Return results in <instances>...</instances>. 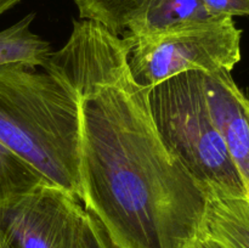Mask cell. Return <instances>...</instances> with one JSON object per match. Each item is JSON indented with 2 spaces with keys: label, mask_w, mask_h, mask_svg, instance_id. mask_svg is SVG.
Wrapping results in <instances>:
<instances>
[{
  "label": "cell",
  "mask_w": 249,
  "mask_h": 248,
  "mask_svg": "<svg viewBox=\"0 0 249 248\" xmlns=\"http://www.w3.org/2000/svg\"><path fill=\"white\" fill-rule=\"evenodd\" d=\"M150 0H74L80 19L102 24L121 35L143 11Z\"/></svg>",
  "instance_id": "30bf717a"
},
{
  "label": "cell",
  "mask_w": 249,
  "mask_h": 248,
  "mask_svg": "<svg viewBox=\"0 0 249 248\" xmlns=\"http://www.w3.org/2000/svg\"><path fill=\"white\" fill-rule=\"evenodd\" d=\"M214 17L203 0H150L143 11L129 24L133 38L153 35L177 27L211 21Z\"/></svg>",
  "instance_id": "ba28073f"
},
{
  "label": "cell",
  "mask_w": 249,
  "mask_h": 248,
  "mask_svg": "<svg viewBox=\"0 0 249 248\" xmlns=\"http://www.w3.org/2000/svg\"><path fill=\"white\" fill-rule=\"evenodd\" d=\"M241 38L242 29L236 26L233 17H220L133 38L129 71L134 80L147 89L189 71L232 72L241 61Z\"/></svg>",
  "instance_id": "277c9868"
},
{
  "label": "cell",
  "mask_w": 249,
  "mask_h": 248,
  "mask_svg": "<svg viewBox=\"0 0 249 248\" xmlns=\"http://www.w3.org/2000/svg\"><path fill=\"white\" fill-rule=\"evenodd\" d=\"M203 90L212 121L249 195V99L226 70L203 73Z\"/></svg>",
  "instance_id": "8992f818"
},
{
  "label": "cell",
  "mask_w": 249,
  "mask_h": 248,
  "mask_svg": "<svg viewBox=\"0 0 249 248\" xmlns=\"http://www.w3.org/2000/svg\"><path fill=\"white\" fill-rule=\"evenodd\" d=\"M0 248H10L9 245H7V242L5 241L4 236H2L1 231H0Z\"/></svg>",
  "instance_id": "2e32d148"
},
{
  "label": "cell",
  "mask_w": 249,
  "mask_h": 248,
  "mask_svg": "<svg viewBox=\"0 0 249 248\" xmlns=\"http://www.w3.org/2000/svg\"><path fill=\"white\" fill-rule=\"evenodd\" d=\"M38 68L0 67V141L80 201L79 100Z\"/></svg>",
  "instance_id": "7a4b0ae2"
},
{
  "label": "cell",
  "mask_w": 249,
  "mask_h": 248,
  "mask_svg": "<svg viewBox=\"0 0 249 248\" xmlns=\"http://www.w3.org/2000/svg\"><path fill=\"white\" fill-rule=\"evenodd\" d=\"M148 107L165 148L207 194L249 198L245 181L212 121L203 72L180 73L151 88Z\"/></svg>",
  "instance_id": "3957f363"
},
{
  "label": "cell",
  "mask_w": 249,
  "mask_h": 248,
  "mask_svg": "<svg viewBox=\"0 0 249 248\" xmlns=\"http://www.w3.org/2000/svg\"><path fill=\"white\" fill-rule=\"evenodd\" d=\"M214 17H249V0H203Z\"/></svg>",
  "instance_id": "4fadbf2b"
},
{
  "label": "cell",
  "mask_w": 249,
  "mask_h": 248,
  "mask_svg": "<svg viewBox=\"0 0 249 248\" xmlns=\"http://www.w3.org/2000/svg\"><path fill=\"white\" fill-rule=\"evenodd\" d=\"M19 1H21V0H0V16H1L4 12H6L7 10L14 7L16 4H18Z\"/></svg>",
  "instance_id": "9a60e30c"
},
{
  "label": "cell",
  "mask_w": 249,
  "mask_h": 248,
  "mask_svg": "<svg viewBox=\"0 0 249 248\" xmlns=\"http://www.w3.org/2000/svg\"><path fill=\"white\" fill-rule=\"evenodd\" d=\"M202 233L224 248H249V198L208 194Z\"/></svg>",
  "instance_id": "52a82bcc"
},
{
  "label": "cell",
  "mask_w": 249,
  "mask_h": 248,
  "mask_svg": "<svg viewBox=\"0 0 249 248\" xmlns=\"http://www.w3.org/2000/svg\"><path fill=\"white\" fill-rule=\"evenodd\" d=\"M36 15L29 14L12 26L0 31V67L26 65L43 67L51 55L49 41L31 31Z\"/></svg>",
  "instance_id": "9c48e42d"
},
{
  "label": "cell",
  "mask_w": 249,
  "mask_h": 248,
  "mask_svg": "<svg viewBox=\"0 0 249 248\" xmlns=\"http://www.w3.org/2000/svg\"><path fill=\"white\" fill-rule=\"evenodd\" d=\"M133 46L128 34L105 32L77 44L60 68L79 100L80 201L112 248H191L208 194L160 140L150 89L129 71Z\"/></svg>",
  "instance_id": "6da1fadb"
},
{
  "label": "cell",
  "mask_w": 249,
  "mask_h": 248,
  "mask_svg": "<svg viewBox=\"0 0 249 248\" xmlns=\"http://www.w3.org/2000/svg\"><path fill=\"white\" fill-rule=\"evenodd\" d=\"M48 180L0 141V208Z\"/></svg>",
  "instance_id": "8fae6325"
},
{
  "label": "cell",
  "mask_w": 249,
  "mask_h": 248,
  "mask_svg": "<svg viewBox=\"0 0 249 248\" xmlns=\"http://www.w3.org/2000/svg\"><path fill=\"white\" fill-rule=\"evenodd\" d=\"M85 209L62 187L45 181L0 208L10 248H75Z\"/></svg>",
  "instance_id": "5b68a950"
},
{
  "label": "cell",
  "mask_w": 249,
  "mask_h": 248,
  "mask_svg": "<svg viewBox=\"0 0 249 248\" xmlns=\"http://www.w3.org/2000/svg\"><path fill=\"white\" fill-rule=\"evenodd\" d=\"M75 248H112L96 219L85 209Z\"/></svg>",
  "instance_id": "7c38bea8"
},
{
  "label": "cell",
  "mask_w": 249,
  "mask_h": 248,
  "mask_svg": "<svg viewBox=\"0 0 249 248\" xmlns=\"http://www.w3.org/2000/svg\"><path fill=\"white\" fill-rule=\"evenodd\" d=\"M191 248H224V247L221 245H219L216 241H214L213 238L201 233V236L195 241V243L191 246Z\"/></svg>",
  "instance_id": "5bb4252c"
}]
</instances>
